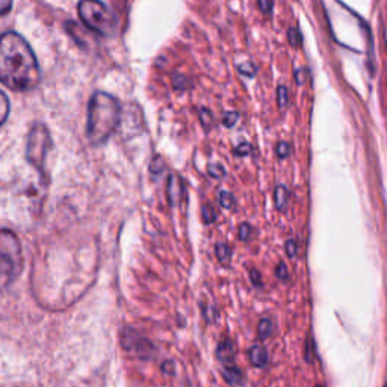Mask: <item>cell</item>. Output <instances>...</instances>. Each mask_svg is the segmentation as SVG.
Listing matches in <instances>:
<instances>
[{"label": "cell", "mask_w": 387, "mask_h": 387, "mask_svg": "<svg viewBox=\"0 0 387 387\" xmlns=\"http://www.w3.org/2000/svg\"><path fill=\"white\" fill-rule=\"evenodd\" d=\"M251 236V227L248 224H242L239 227V237L242 241H248Z\"/></svg>", "instance_id": "cell-27"}, {"label": "cell", "mask_w": 387, "mask_h": 387, "mask_svg": "<svg viewBox=\"0 0 387 387\" xmlns=\"http://www.w3.org/2000/svg\"><path fill=\"white\" fill-rule=\"evenodd\" d=\"M0 82L16 93L32 91L41 82L34 50L17 32L0 35Z\"/></svg>", "instance_id": "cell-1"}, {"label": "cell", "mask_w": 387, "mask_h": 387, "mask_svg": "<svg viewBox=\"0 0 387 387\" xmlns=\"http://www.w3.org/2000/svg\"><path fill=\"white\" fill-rule=\"evenodd\" d=\"M277 103L280 109H285L289 103V93L286 86H279L277 89Z\"/></svg>", "instance_id": "cell-14"}, {"label": "cell", "mask_w": 387, "mask_h": 387, "mask_svg": "<svg viewBox=\"0 0 387 387\" xmlns=\"http://www.w3.org/2000/svg\"><path fill=\"white\" fill-rule=\"evenodd\" d=\"M288 38H289L290 46L298 47L300 44H301V34L298 32V29H296V27H290V29H289Z\"/></svg>", "instance_id": "cell-16"}, {"label": "cell", "mask_w": 387, "mask_h": 387, "mask_svg": "<svg viewBox=\"0 0 387 387\" xmlns=\"http://www.w3.org/2000/svg\"><path fill=\"white\" fill-rule=\"evenodd\" d=\"M316 348H315V344H314V339L309 338L306 340V360L309 363H312L315 360V357H316Z\"/></svg>", "instance_id": "cell-17"}, {"label": "cell", "mask_w": 387, "mask_h": 387, "mask_svg": "<svg viewBox=\"0 0 387 387\" xmlns=\"http://www.w3.org/2000/svg\"><path fill=\"white\" fill-rule=\"evenodd\" d=\"M10 100L8 97L3 91H0V128H2V124L8 120V115H10Z\"/></svg>", "instance_id": "cell-12"}, {"label": "cell", "mask_w": 387, "mask_h": 387, "mask_svg": "<svg viewBox=\"0 0 387 387\" xmlns=\"http://www.w3.org/2000/svg\"><path fill=\"white\" fill-rule=\"evenodd\" d=\"M51 147H54V144H51L50 133L46 126L41 123H35L27 135L26 159L35 169H38L40 173H44L47 154L51 150Z\"/></svg>", "instance_id": "cell-5"}, {"label": "cell", "mask_w": 387, "mask_h": 387, "mask_svg": "<svg viewBox=\"0 0 387 387\" xmlns=\"http://www.w3.org/2000/svg\"><path fill=\"white\" fill-rule=\"evenodd\" d=\"M203 218H204V222H212V221H215V218H217V215H215V211L212 209V207L204 206L203 207Z\"/></svg>", "instance_id": "cell-24"}, {"label": "cell", "mask_w": 387, "mask_h": 387, "mask_svg": "<svg viewBox=\"0 0 387 387\" xmlns=\"http://www.w3.org/2000/svg\"><path fill=\"white\" fill-rule=\"evenodd\" d=\"M224 378L227 379V382L232 384V386H239L242 384L244 382V375H242V372L237 369L236 366H233V364H230V366H226L224 368Z\"/></svg>", "instance_id": "cell-10"}, {"label": "cell", "mask_w": 387, "mask_h": 387, "mask_svg": "<svg viewBox=\"0 0 387 387\" xmlns=\"http://www.w3.org/2000/svg\"><path fill=\"white\" fill-rule=\"evenodd\" d=\"M237 118H239V115H237L236 113H228L224 115V120H222V123H224L226 128H233L237 121Z\"/></svg>", "instance_id": "cell-21"}, {"label": "cell", "mask_w": 387, "mask_h": 387, "mask_svg": "<svg viewBox=\"0 0 387 387\" xmlns=\"http://www.w3.org/2000/svg\"><path fill=\"white\" fill-rule=\"evenodd\" d=\"M251 280H253V283H255V285H260V275H259V272L255 270V271H251Z\"/></svg>", "instance_id": "cell-30"}, {"label": "cell", "mask_w": 387, "mask_h": 387, "mask_svg": "<svg viewBox=\"0 0 387 387\" xmlns=\"http://www.w3.org/2000/svg\"><path fill=\"white\" fill-rule=\"evenodd\" d=\"M218 359L226 364V366H230L233 364L235 360V348L232 345V342L224 340L222 344L218 347Z\"/></svg>", "instance_id": "cell-7"}, {"label": "cell", "mask_w": 387, "mask_h": 387, "mask_svg": "<svg viewBox=\"0 0 387 387\" xmlns=\"http://www.w3.org/2000/svg\"><path fill=\"white\" fill-rule=\"evenodd\" d=\"M275 274H277V277L281 281H286L289 279V271H288V266L285 263H280L277 266V271H275Z\"/></svg>", "instance_id": "cell-22"}, {"label": "cell", "mask_w": 387, "mask_h": 387, "mask_svg": "<svg viewBox=\"0 0 387 387\" xmlns=\"http://www.w3.org/2000/svg\"><path fill=\"white\" fill-rule=\"evenodd\" d=\"M296 78H298V80H296V82H298L300 85L304 84V80H306V79H304V78H306V70H298V71H296Z\"/></svg>", "instance_id": "cell-29"}, {"label": "cell", "mask_w": 387, "mask_h": 387, "mask_svg": "<svg viewBox=\"0 0 387 387\" xmlns=\"http://www.w3.org/2000/svg\"><path fill=\"white\" fill-rule=\"evenodd\" d=\"M12 8V0H0V17L8 14Z\"/></svg>", "instance_id": "cell-23"}, {"label": "cell", "mask_w": 387, "mask_h": 387, "mask_svg": "<svg viewBox=\"0 0 387 387\" xmlns=\"http://www.w3.org/2000/svg\"><path fill=\"white\" fill-rule=\"evenodd\" d=\"M220 203H221L222 207L230 209V207L235 206V197L230 192L222 191V192H220Z\"/></svg>", "instance_id": "cell-15"}, {"label": "cell", "mask_w": 387, "mask_h": 387, "mask_svg": "<svg viewBox=\"0 0 387 387\" xmlns=\"http://www.w3.org/2000/svg\"><path fill=\"white\" fill-rule=\"evenodd\" d=\"M239 73L244 74V76H247V78H253V76H255V73H256V69H255V65H253L251 62H245V64L239 65Z\"/></svg>", "instance_id": "cell-18"}, {"label": "cell", "mask_w": 387, "mask_h": 387, "mask_svg": "<svg viewBox=\"0 0 387 387\" xmlns=\"http://www.w3.org/2000/svg\"><path fill=\"white\" fill-rule=\"evenodd\" d=\"M250 152H251V145L248 143H244V144L236 147V152L235 153L237 156H245V154H248Z\"/></svg>", "instance_id": "cell-28"}, {"label": "cell", "mask_w": 387, "mask_h": 387, "mask_svg": "<svg viewBox=\"0 0 387 387\" xmlns=\"http://www.w3.org/2000/svg\"><path fill=\"white\" fill-rule=\"evenodd\" d=\"M274 333V322L271 321L270 318H263L262 321L259 322L257 327V336L260 340H266L272 336Z\"/></svg>", "instance_id": "cell-11"}, {"label": "cell", "mask_w": 387, "mask_h": 387, "mask_svg": "<svg viewBox=\"0 0 387 387\" xmlns=\"http://www.w3.org/2000/svg\"><path fill=\"white\" fill-rule=\"evenodd\" d=\"M182 191L183 188H182L180 178H178L177 176H171L169 182H168V198H169L171 204H174L178 202V200H180Z\"/></svg>", "instance_id": "cell-8"}, {"label": "cell", "mask_w": 387, "mask_h": 387, "mask_svg": "<svg viewBox=\"0 0 387 387\" xmlns=\"http://www.w3.org/2000/svg\"><path fill=\"white\" fill-rule=\"evenodd\" d=\"M21 245L11 230H0V290L8 288L21 270Z\"/></svg>", "instance_id": "cell-4"}, {"label": "cell", "mask_w": 387, "mask_h": 387, "mask_svg": "<svg viewBox=\"0 0 387 387\" xmlns=\"http://www.w3.org/2000/svg\"><path fill=\"white\" fill-rule=\"evenodd\" d=\"M217 257L220 259L221 263H228L230 257H232V251L227 244H218L217 245Z\"/></svg>", "instance_id": "cell-13"}, {"label": "cell", "mask_w": 387, "mask_h": 387, "mask_svg": "<svg viewBox=\"0 0 387 387\" xmlns=\"http://www.w3.org/2000/svg\"><path fill=\"white\" fill-rule=\"evenodd\" d=\"M384 387H387V383H386V386H384Z\"/></svg>", "instance_id": "cell-32"}, {"label": "cell", "mask_w": 387, "mask_h": 387, "mask_svg": "<svg viewBox=\"0 0 387 387\" xmlns=\"http://www.w3.org/2000/svg\"><path fill=\"white\" fill-rule=\"evenodd\" d=\"M209 174L215 178H221L222 176H226V169L224 167L218 165V163H212V165L209 167Z\"/></svg>", "instance_id": "cell-19"}, {"label": "cell", "mask_w": 387, "mask_h": 387, "mask_svg": "<svg viewBox=\"0 0 387 387\" xmlns=\"http://www.w3.org/2000/svg\"><path fill=\"white\" fill-rule=\"evenodd\" d=\"M257 2H259V8L262 10V12L270 14L272 11V6H274L272 0H257Z\"/></svg>", "instance_id": "cell-25"}, {"label": "cell", "mask_w": 387, "mask_h": 387, "mask_svg": "<svg viewBox=\"0 0 387 387\" xmlns=\"http://www.w3.org/2000/svg\"><path fill=\"white\" fill-rule=\"evenodd\" d=\"M290 154V145L288 143H279L277 145V156L280 159H286Z\"/></svg>", "instance_id": "cell-20"}, {"label": "cell", "mask_w": 387, "mask_h": 387, "mask_svg": "<svg viewBox=\"0 0 387 387\" xmlns=\"http://www.w3.org/2000/svg\"><path fill=\"white\" fill-rule=\"evenodd\" d=\"M121 105L114 95L97 91L93 94L88 106L86 137L89 143L100 145L106 143L120 124Z\"/></svg>", "instance_id": "cell-2"}, {"label": "cell", "mask_w": 387, "mask_h": 387, "mask_svg": "<svg viewBox=\"0 0 387 387\" xmlns=\"http://www.w3.org/2000/svg\"><path fill=\"white\" fill-rule=\"evenodd\" d=\"M296 242H295V239H289L288 242H286V255L289 256V257H295L296 256Z\"/></svg>", "instance_id": "cell-26"}, {"label": "cell", "mask_w": 387, "mask_h": 387, "mask_svg": "<svg viewBox=\"0 0 387 387\" xmlns=\"http://www.w3.org/2000/svg\"><path fill=\"white\" fill-rule=\"evenodd\" d=\"M248 355H250V362L253 363V366L265 368L268 364V353L263 347H260V345L251 347Z\"/></svg>", "instance_id": "cell-6"}, {"label": "cell", "mask_w": 387, "mask_h": 387, "mask_svg": "<svg viewBox=\"0 0 387 387\" xmlns=\"http://www.w3.org/2000/svg\"><path fill=\"white\" fill-rule=\"evenodd\" d=\"M78 14L89 31L103 36H113L117 32V14L102 0H80Z\"/></svg>", "instance_id": "cell-3"}, {"label": "cell", "mask_w": 387, "mask_h": 387, "mask_svg": "<svg viewBox=\"0 0 387 387\" xmlns=\"http://www.w3.org/2000/svg\"><path fill=\"white\" fill-rule=\"evenodd\" d=\"M274 200H275V207H277L280 212L286 211L288 203H289V191L285 185H280L275 188Z\"/></svg>", "instance_id": "cell-9"}, {"label": "cell", "mask_w": 387, "mask_h": 387, "mask_svg": "<svg viewBox=\"0 0 387 387\" xmlns=\"http://www.w3.org/2000/svg\"><path fill=\"white\" fill-rule=\"evenodd\" d=\"M316 387H324V386H322V384H318V386H316Z\"/></svg>", "instance_id": "cell-31"}]
</instances>
